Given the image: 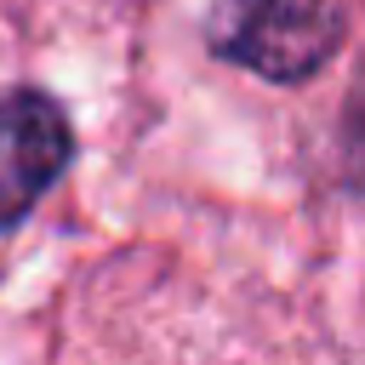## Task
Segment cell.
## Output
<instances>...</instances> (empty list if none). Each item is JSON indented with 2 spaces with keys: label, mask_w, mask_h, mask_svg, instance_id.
I'll list each match as a JSON object with an SVG mask.
<instances>
[{
  "label": "cell",
  "mask_w": 365,
  "mask_h": 365,
  "mask_svg": "<svg viewBox=\"0 0 365 365\" xmlns=\"http://www.w3.org/2000/svg\"><path fill=\"white\" fill-rule=\"evenodd\" d=\"M74 154L68 114L46 91L0 97V234L34 211V200L63 177Z\"/></svg>",
  "instance_id": "cell-2"
},
{
  "label": "cell",
  "mask_w": 365,
  "mask_h": 365,
  "mask_svg": "<svg viewBox=\"0 0 365 365\" xmlns=\"http://www.w3.org/2000/svg\"><path fill=\"white\" fill-rule=\"evenodd\" d=\"M211 51L262 74V80H308L342 34L336 0H222L211 17Z\"/></svg>",
  "instance_id": "cell-1"
}]
</instances>
